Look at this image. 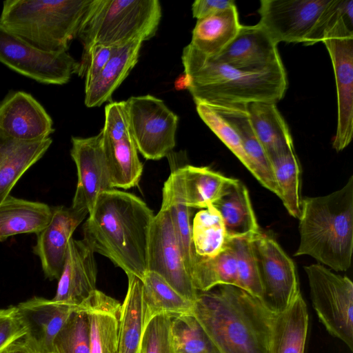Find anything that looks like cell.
Listing matches in <instances>:
<instances>
[{
	"label": "cell",
	"instance_id": "cell-3",
	"mask_svg": "<svg viewBox=\"0 0 353 353\" xmlns=\"http://www.w3.org/2000/svg\"><path fill=\"white\" fill-rule=\"evenodd\" d=\"M181 60L195 103H276L288 88L283 65L258 70L239 69L206 56L190 43L183 48Z\"/></svg>",
	"mask_w": 353,
	"mask_h": 353
},
{
	"label": "cell",
	"instance_id": "cell-44",
	"mask_svg": "<svg viewBox=\"0 0 353 353\" xmlns=\"http://www.w3.org/2000/svg\"><path fill=\"white\" fill-rule=\"evenodd\" d=\"M26 333V327L17 306L0 309V353L23 339Z\"/></svg>",
	"mask_w": 353,
	"mask_h": 353
},
{
	"label": "cell",
	"instance_id": "cell-25",
	"mask_svg": "<svg viewBox=\"0 0 353 353\" xmlns=\"http://www.w3.org/2000/svg\"><path fill=\"white\" fill-rule=\"evenodd\" d=\"M51 216L52 208L48 204L10 194L0 203V242L18 234H37Z\"/></svg>",
	"mask_w": 353,
	"mask_h": 353
},
{
	"label": "cell",
	"instance_id": "cell-38",
	"mask_svg": "<svg viewBox=\"0 0 353 353\" xmlns=\"http://www.w3.org/2000/svg\"><path fill=\"white\" fill-rule=\"evenodd\" d=\"M228 243L235 256L239 288L261 301L262 286L252 239L228 238Z\"/></svg>",
	"mask_w": 353,
	"mask_h": 353
},
{
	"label": "cell",
	"instance_id": "cell-37",
	"mask_svg": "<svg viewBox=\"0 0 353 353\" xmlns=\"http://www.w3.org/2000/svg\"><path fill=\"white\" fill-rule=\"evenodd\" d=\"M170 336L174 353H219L192 314L172 318Z\"/></svg>",
	"mask_w": 353,
	"mask_h": 353
},
{
	"label": "cell",
	"instance_id": "cell-7",
	"mask_svg": "<svg viewBox=\"0 0 353 353\" xmlns=\"http://www.w3.org/2000/svg\"><path fill=\"white\" fill-rule=\"evenodd\" d=\"M340 0H262L258 23L276 43L322 41Z\"/></svg>",
	"mask_w": 353,
	"mask_h": 353
},
{
	"label": "cell",
	"instance_id": "cell-26",
	"mask_svg": "<svg viewBox=\"0 0 353 353\" xmlns=\"http://www.w3.org/2000/svg\"><path fill=\"white\" fill-rule=\"evenodd\" d=\"M307 329V306L300 292L285 310L274 314L270 353H304Z\"/></svg>",
	"mask_w": 353,
	"mask_h": 353
},
{
	"label": "cell",
	"instance_id": "cell-15",
	"mask_svg": "<svg viewBox=\"0 0 353 353\" xmlns=\"http://www.w3.org/2000/svg\"><path fill=\"white\" fill-rule=\"evenodd\" d=\"M51 208L50 222L37 234L32 252L39 258L46 278L52 281L60 278L69 241L89 212L72 206Z\"/></svg>",
	"mask_w": 353,
	"mask_h": 353
},
{
	"label": "cell",
	"instance_id": "cell-41",
	"mask_svg": "<svg viewBox=\"0 0 353 353\" xmlns=\"http://www.w3.org/2000/svg\"><path fill=\"white\" fill-rule=\"evenodd\" d=\"M172 318L161 314L153 318L143 332L142 353H174L170 336Z\"/></svg>",
	"mask_w": 353,
	"mask_h": 353
},
{
	"label": "cell",
	"instance_id": "cell-32",
	"mask_svg": "<svg viewBox=\"0 0 353 353\" xmlns=\"http://www.w3.org/2000/svg\"><path fill=\"white\" fill-rule=\"evenodd\" d=\"M128 276V289L121 304L118 353H142V281Z\"/></svg>",
	"mask_w": 353,
	"mask_h": 353
},
{
	"label": "cell",
	"instance_id": "cell-42",
	"mask_svg": "<svg viewBox=\"0 0 353 353\" xmlns=\"http://www.w3.org/2000/svg\"><path fill=\"white\" fill-rule=\"evenodd\" d=\"M101 130L110 141L131 135L125 101L112 102L105 107V123Z\"/></svg>",
	"mask_w": 353,
	"mask_h": 353
},
{
	"label": "cell",
	"instance_id": "cell-4",
	"mask_svg": "<svg viewBox=\"0 0 353 353\" xmlns=\"http://www.w3.org/2000/svg\"><path fill=\"white\" fill-rule=\"evenodd\" d=\"M300 243L307 255L334 271L347 270L353 250V176L340 190L301 200Z\"/></svg>",
	"mask_w": 353,
	"mask_h": 353
},
{
	"label": "cell",
	"instance_id": "cell-35",
	"mask_svg": "<svg viewBox=\"0 0 353 353\" xmlns=\"http://www.w3.org/2000/svg\"><path fill=\"white\" fill-rule=\"evenodd\" d=\"M279 197L288 213L299 219L301 214V168L294 148L269 157Z\"/></svg>",
	"mask_w": 353,
	"mask_h": 353
},
{
	"label": "cell",
	"instance_id": "cell-43",
	"mask_svg": "<svg viewBox=\"0 0 353 353\" xmlns=\"http://www.w3.org/2000/svg\"><path fill=\"white\" fill-rule=\"evenodd\" d=\"M114 47L97 45L83 52L78 62L75 74L85 77V88L99 74L110 58Z\"/></svg>",
	"mask_w": 353,
	"mask_h": 353
},
{
	"label": "cell",
	"instance_id": "cell-22",
	"mask_svg": "<svg viewBox=\"0 0 353 353\" xmlns=\"http://www.w3.org/2000/svg\"><path fill=\"white\" fill-rule=\"evenodd\" d=\"M52 143L50 137L26 141L0 131V203L10 195L24 173L45 154Z\"/></svg>",
	"mask_w": 353,
	"mask_h": 353
},
{
	"label": "cell",
	"instance_id": "cell-14",
	"mask_svg": "<svg viewBox=\"0 0 353 353\" xmlns=\"http://www.w3.org/2000/svg\"><path fill=\"white\" fill-rule=\"evenodd\" d=\"M70 155L77 170V185L71 206L92 210L99 196L113 189L106 157L104 136L101 130L95 136L72 137Z\"/></svg>",
	"mask_w": 353,
	"mask_h": 353
},
{
	"label": "cell",
	"instance_id": "cell-28",
	"mask_svg": "<svg viewBox=\"0 0 353 353\" xmlns=\"http://www.w3.org/2000/svg\"><path fill=\"white\" fill-rule=\"evenodd\" d=\"M241 25L236 6L197 19L190 44L210 57L218 56L236 37Z\"/></svg>",
	"mask_w": 353,
	"mask_h": 353
},
{
	"label": "cell",
	"instance_id": "cell-30",
	"mask_svg": "<svg viewBox=\"0 0 353 353\" xmlns=\"http://www.w3.org/2000/svg\"><path fill=\"white\" fill-rule=\"evenodd\" d=\"M276 104L265 101L245 104L254 132L268 157L294 148L288 126Z\"/></svg>",
	"mask_w": 353,
	"mask_h": 353
},
{
	"label": "cell",
	"instance_id": "cell-19",
	"mask_svg": "<svg viewBox=\"0 0 353 353\" xmlns=\"http://www.w3.org/2000/svg\"><path fill=\"white\" fill-rule=\"evenodd\" d=\"M17 307L27 329L23 338L40 353H49L54 339L79 306L34 296Z\"/></svg>",
	"mask_w": 353,
	"mask_h": 353
},
{
	"label": "cell",
	"instance_id": "cell-18",
	"mask_svg": "<svg viewBox=\"0 0 353 353\" xmlns=\"http://www.w3.org/2000/svg\"><path fill=\"white\" fill-rule=\"evenodd\" d=\"M276 43L259 25L242 26L215 59L239 69L263 70L283 65Z\"/></svg>",
	"mask_w": 353,
	"mask_h": 353
},
{
	"label": "cell",
	"instance_id": "cell-12",
	"mask_svg": "<svg viewBox=\"0 0 353 353\" xmlns=\"http://www.w3.org/2000/svg\"><path fill=\"white\" fill-rule=\"evenodd\" d=\"M252 242L262 286L261 302L272 313H280L300 293L295 265L270 234L261 231Z\"/></svg>",
	"mask_w": 353,
	"mask_h": 353
},
{
	"label": "cell",
	"instance_id": "cell-31",
	"mask_svg": "<svg viewBox=\"0 0 353 353\" xmlns=\"http://www.w3.org/2000/svg\"><path fill=\"white\" fill-rule=\"evenodd\" d=\"M169 212L188 270L196 254L192 239L191 208L185 202L178 174L174 170L163 185L161 207Z\"/></svg>",
	"mask_w": 353,
	"mask_h": 353
},
{
	"label": "cell",
	"instance_id": "cell-21",
	"mask_svg": "<svg viewBox=\"0 0 353 353\" xmlns=\"http://www.w3.org/2000/svg\"><path fill=\"white\" fill-rule=\"evenodd\" d=\"M208 105L222 116L239 135L244 152L250 163L252 174L263 186L279 196V190L270 159L254 132L245 104Z\"/></svg>",
	"mask_w": 353,
	"mask_h": 353
},
{
	"label": "cell",
	"instance_id": "cell-47",
	"mask_svg": "<svg viewBox=\"0 0 353 353\" xmlns=\"http://www.w3.org/2000/svg\"><path fill=\"white\" fill-rule=\"evenodd\" d=\"M175 87L176 89H188V80L186 75L184 74L181 76L175 83Z\"/></svg>",
	"mask_w": 353,
	"mask_h": 353
},
{
	"label": "cell",
	"instance_id": "cell-39",
	"mask_svg": "<svg viewBox=\"0 0 353 353\" xmlns=\"http://www.w3.org/2000/svg\"><path fill=\"white\" fill-rule=\"evenodd\" d=\"M49 353H90L87 316L79 307L54 339Z\"/></svg>",
	"mask_w": 353,
	"mask_h": 353
},
{
	"label": "cell",
	"instance_id": "cell-6",
	"mask_svg": "<svg viewBox=\"0 0 353 353\" xmlns=\"http://www.w3.org/2000/svg\"><path fill=\"white\" fill-rule=\"evenodd\" d=\"M162 16L158 0H93L78 34L83 52L153 37Z\"/></svg>",
	"mask_w": 353,
	"mask_h": 353
},
{
	"label": "cell",
	"instance_id": "cell-16",
	"mask_svg": "<svg viewBox=\"0 0 353 353\" xmlns=\"http://www.w3.org/2000/svg\"><path fill=\"white\" fill-rule=\"evenodd\" d=\"M0 131L21 141L41 140L53 133V121L30 94L11 91L0 102Z\"/></svg>",
	"mask_w": 353,
	"mask_h": 353
},
{
	"label": "cell",
	"instance_id": "cell-8",
	"mask_svg": "<svg viewBox=\"0 0 353 353\" xmlns=\"http://www.w3.org/2000/svg\"><path fill=\"white\" fill-rule=\"evenodd\" d=\"M325 46L334 69L337 96V125L332 147L336 152L353 135V2L341 0L336 15L325 31Z\"/></svg>",
	"mask_w": 353,
	"mask_h": 353
},
{
	"label": "cell",
	"instance_id": "cell-40",
	"mask_svg": "<svg viewBox=\"0 0 353 353\" xmlns=\"http://www.w3.org/2000/svg\"><path fill=\"white\" fill-rule=\"evenodd\" d=\"M195 104L196 112L203 121L251 172L252 167L240 138L231 125L208 104L203 102Z\"/></svg>",
	"mask_w": 353,
	"mask_h": 353
},
{
	"label": "cell",
	"instance_id": "cell-13",
	"mask_svg": "<svg viewBox=\"0 0 353 353\" xmlns=\"http://www.w3.org/2000/svg\"><path fill=\"white\" fill-rule=\"evenodd\" d=\"M148 269L161 276L178 292L194 302V288L167 210L161 208L150 230Z\"/></svg>",
	"mask_w": 353,
	"mask_h": 353
},
{
	"label": "cell",
	"instance_id": "cell-9",
	"mask_svg": "<svg viewBox=\"0 0 353 353\" xmlns=\"http://www.w3.org/2000/svg\"><path fill=\"white\" fill-rule=\"evenodd\" d=\"M312 306L333 336L353 351V283L320 264L305 266Z\"/></svg>",
	"mask_w": 353,
	"mask_h": 353
},
{
	"label": "cell",
	"instance_id": "cell-10",
	"mask_svg": "<svg viewBox=\"0 0 353 353\" xmlns=\"http://www.w3.org/2000/svg\"><path fill=\"white\" fill-rule=\"evenodd\" d=\"M125 102L137 150L148 160L166 157L176 144L178 116L150 94L131 97Z\"/></svg>",
	"mask_w": 353,
	"mask_h": 353
},
{
	"label": "cell",
	"instance_id": "cell-46",
	"mask_svg": "<svg viewBox=\"0 0 353 353\" xmlns=\"http://www.w3.org/2000/svg\"><path fill=\"white\" fill-rule=\"evenodd\" d=\"M1 353H40L24 338L21 339L5 349Z\"/></svg>",
	"mask_w": 353,
	"mask_h": 353
},
{
	"label": "cell",
	"instance_id": "cell-33",
	"mask_svg": "<svg viewBox=\"0 0 353 353\" xmlns=\"http://www.w3.org/2000/svg\"><path fill=\"white\" fill-rule=\"evenodd\" d=\"M190 276L198 292H207L221 285L239 288L236 259L228 241L224 249L214 257L196 254L191 268Z\"/></svg>",
	"mask_w": 353,
	"mask_h": 353
},
{
	"label": "cell",
	"instance_id": "cell-1",
	"mask_svg": "<svg viewBox=\"0 0 353 353\" xmlns=\"http://www.w3.org/2000/svg\"><path fill=\"white\" fill-rule=\"evenodd\" d=\"M154 215L133 194L114 188L102 192L83 225V240L127 275L148 272V241Z\"/></svg>",
	"mask_w": 353,
	"mask_h": 353
},
{
	"label": "cell",
	"instance_id": "cell-23",
	"mask_svg": "<svg viewBox=\"0 0 353 353\" xmlns=\"http://www.w3.org/2000/svg\"><path fill=\"white\" fill-rule=\"evenodd\" d=\"M143 41L138 40L114 47L112 54L104 68L85 88V105L99 107L111 101L114 92L136 65Z\"/></svg>",
	"mask_w": 353,
	"mask_h": 353
},
{
	"label": "cell",
	"instance_id": "cell-34",
	"mask_svg": "<svg viewBox=\"0 0 353 353\" xmlns=\"http://www.w3.org/2000/svg\"><path fill=\"white\" fill-rule=\"evenodd\" d=\"M103 136L112 188L129 189L137 185L143 164L132 134L117 141Z\"/></svg>",
	"mask_w": 353,
	"mask_h": 353
},
{
	"label": "cell",
	"instance_id": "cell-45",
	"mask_svg": "<svg viewBox=\"0 0 353 353\" xmlns=\"http://www.w3.org/2000/svg\"><path fill=\"white\" fill-rule=\"evenodd\" d=\"M236 6L232 0H197L192 5L194 18L200 19Z\"/></svg>",
	"mask_w": 353,
	"mask_h": 353
},
{
	"label": "cell",
	"instance_id": "cell-17",
	"mask_svg": "<svg viewBox=\"0 0 353 353\" xmlns=\"http://www.w3.org/2000/svg\"><path fill=\"white\" fill-rule=\"evenodd\" d=\"M94 252L82 239H70L53 301L79 306L97 290Z\"/></svg>",
	"mask_w": 353,
	"mask_h": 353
},
{
	"label": "cell",
	"instance_id": "cell-2",
	"mask_svg": "<svg viewBox=\"0 0 353 353\" xmlns=\"http://www.w3.org/2000/svg\"><path fill=\"white\" fill-rule=\"evenodd\" d=\"M199 292L192 314L219 353H270L274 313L256 297L230 285Z\"/></svg>",
	"mask_w": 353,
	"mask_h": 353
},
{
	"label": "cell",
	"instance_id": "cell-36",
	"mask_svg": "<svg viewBox=\"0 0 353 353\" xmlns=\"http://www.w3.org/2000/svg\"><path fill=\"white\" fill-rule=\"evenodd\" d=\"M192 239L195 253L214 257L225 247L228 236L222 218L211 205L197 212L192 224Z\"/></svg>",
	"mask_w": 353,
	"mask_h": 353
},
{
	"label": "cell",
	"instance_id": "cell-11",
	"mask_svg": "<svg viewBox=\"0 0 353 353\" xmlns=\"http://www.w3.org/2000/svg\"><path fill=\"white\" fill-rule=\"evenodd\" d=\"M0 62L41 83L63 85L75 74L78 61L68 52L43 50L0 23Z\"/></svg>",
	"mask_w": 353,
	"mask_h": 353
},
{
	"label": "cell",
	"instance_id": "cell-27",
	"mask_svg": "<svg viewBox=\"0 0 353 353\" xmlns=\"http://www.w3.org/2000/svg\"><path fill=\"white\" fill-rule=\"evenodd\" d=\"M141 281L143 330L159 315L165 314L172 319L192 314L194 302L182 296L159 274L148 271Z\"/></svg>",
	"mask_w": 353,
	"mask_h": 353
},
{
	"label": "cell",
	"instance_id": "cell-5",
	"mask_svg": "<svg viewBox=\"0 0 353 353\" xmlns=\"http://www.w3.org/2000/svg\"><path fill=\"white\" fill-rule=\"evenodd\" d=\"M93 0H7L0 23L46 51L68 52Z\"/></svg>",
	"mask_w": 353,
	"mask_h": 353
},
{
	"label": "cell",
	"instance_id": "cell-29",
	"mask_svg": "<svg viewBox=\"0 0 353 353\" xmlns=\"http://www.w3.org/2000/svg\"><path fill=\"white\" fill-rule=\"evenodd\" d=\"M176 171L185 202L190 208L212 205L234 180L207 167L187 165Z\"/></svg>",
	"mask_w": 353,
	"mask_h": 353
},
{
	"label": "cell",
	"instance_id": "cell-20",
	"mask_svg": "<svg viewBox=\"0 0 353 353\" xmlns=\"http://www.w3.org/2000/svg\"><path fill=\"white\" fill-rule=\"evenodd\" d=\"M79 307L87 316L90 353H118L121 304L97 289Z\"/></svg>",
	"mask_w": 353,
	"mask_h": 353
},
{
	"label": "cell",
	"instance_id": "cell-24",
	"mask_svg": "<svg viewBox=\"0 0 353 353\" xmlns=\"http://www.w3.org/2000/svg\"><path fill=\"white\" fill-rule=\"evenodd\" d=\"M219 212L228 238L252 239L260 232L245 185L234 179L212 205Z\"/></svg>",
	"mask_w": 353,
	"mask_h": 353
}]
</instances>
